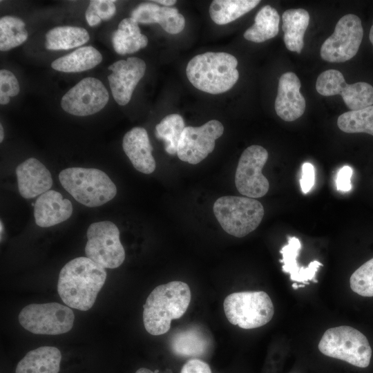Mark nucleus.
Instances as JSON below:
<instances>
[{
    "label": "nucleus",
    "instance_id": "nucleus-2",
    "mask_svg": "<svg viewBox=\"0 0 373 373\" xmlns=\"http://www.w3.org/2000/svg\"><path fill=\"white\" fill-rule=\"evenodd\" d=\"M191 294L189 285L182 281H171L156 287L143 305V323L148 333L153 336L166 333L173 319L186 312Z\"/></svg>",
    "mask_w": 373,
    "mask_h": 373
},
{
    "label": "nucleus",
    "instance_id": "nucleus-41",
    "mask_svg": "<svg viewBox=\"0 0 373 373\" xmlns=\"http://www.w3.org/2000/svg\"><path fill=\"white\" fill-rule=\"evenodd\" d=\"M135 373H158V371L155 370V371L153 372L149 369H147V368H145V367H142V368L138 369L135 372Z\"/></svg>",
    "mask_w": 373,
    "mask_h": 373
},
{
    "label": "nucleus",
    "instance_id": "nucleus-26",
    "mask_svg": "<svg viewBox=\"0 0 373 373\" xmlns=\"http://www.w3.org/2000/svg\"><path fill=\"white\" fill-rule=\"evenodd\" d=\"M102 60L101 53L93 46L80 47L73 52L57 58L51 64L55 70L78 73L95 67Z\"/></svg>",
    "mask_w": 373,
    "mask_h": 373
},
{
    "label": "nucleus",
    "instance_id": "nucleus-37",
    "mask_svg": "<svg viewBox=\"0 0 373 373\" xmlns=\"http://www.w3.org/2000/svg\"><path fill=\"white\" fill-rule=\"evenodd\" d=\"M352 173V169L347 165L343 166L338 171L336 181L338 191L347 192L352 189L351 177Z\"/></svg>",
    "mask_w": 373,
    "mask_h": 373
},
{
    "label": "nucleus",
    "instance_id": "nucleus-31",
    "mask_svg": "<svg viewBox=\"0 0 373 373\" xmlns=\"http://www.w3.org/2000/svg\"><path fill=\"white\" fill-rule=\"evenodd\" d=\"M337 125L345 133H365L373 135V105L341 114Z\"/></svg>",
    "mask_w": 373,
    "mask_h": 373
},
{
    "label": "nucleus",
    "instance_id": "nucleus-19",
    "mask_svg": "<svg viewBox=\"0 0 373 373\" xmlns=\"http://www.w3.org/2000/svg\"><path fill=\"white\" fill-rule=\"evenodd\" d=\"M122 147L136 170L144 174L155 171L156 163L152 155L153 146L145 128L137 126L128 131L123 137Z\"/></svg>",
    "mask_w": 373,
    "mask_h": 373
},
{
    "label": "nucleus",
    "instance_id": "nucleus-35",
    "mask_svg": "<svg viewBox=\"0 0 373 373\" xmlns=\"http://www.w3.org/2000/svg\"><path fill=\"white\" fill-rule=\"evenodd\" d=\"M101 20H109L115 13L116 8L115 1L113 0H93L90 1Z\"/></svg>",
    "mask_w": 373,
    "mask_h": 373
},
{
    "label": "nucleus",
    "instance_id": "nucleus-6",
    "mask_svg": "<svg viewBox=\"0 0 373 373\" xmlns=\"http://www.w3.org/2000/svg\"><path fill=\"white\" fill-rule=\"evenodd\" d=\"M318 350L325 356L362 368L369 365L372 356L366 336L347 325L327 329L318 343Z\"/></svg>",
    "mask_w": 373,
    "mask_h": 373
},
{
    "label": "nucleus",
    "instance_id": "nucleus-10",
    "mask_svg": "<svg viewBox=\"0 0 373 373\" xmlns=\"http://www.w3.org/2000/svg\"><path fill=\"white\" fill-rule=\"evenodd\" d=\"M363 36L360 18L353 14L345 15L337 22L333 34L322 44L321 57L332 63L350 60L357 53Z\"/></svg>",
    "mask_w": 373,
    "mask_h": 373
},
{
    "label": "nucleus",
    "instance_id": "nucleus-1",
    "mask_svg": "<svg viewBox=\"0 0 373 373\" xmlns=\"http://www.w3.org/2000/svg\"><path fill=\"white\" fill-rule=\"evenodd\" d=\"M106 279L105 268L87 257L75 258L61 269L57 291L69 307L90 309Z\"/></svg>",
    "mask_w": 373,
    "mask_h": 373
},
{
    "label": "nucleus",
    "instance_id": "nucleus-5",
    "mask_svg": "<svg viewBox=\"0 0 373 373\" xmlns=\"http://www.w3.org/2000/svg\"><path fill=\"white\" fill-rule=\"evenodd\" d=\"M213 210L223 230L238 238L255 230L264 216L262 204L248 197H220L214 202Z\"/></svg>",
    "mask_w": 373,
    "mask_h": 373
},
{
    "label": "nucleus",
    "instance_id": "nucleus-43",
    "mask_svg": "<svg viewBox=\"0 0 373 373\" xmlns=\"http://www.w3.org/2000/svg\"><path fill=\"white\" fill-rule=\"evenodd\" d=\"M3 140V128L2 124H0V142H2Z\"/></svg>",
    "mask_w": 373,
    "mask_h": 373
},
{
    "label": "nucleus",
    "instance_id": "nucleus-11",
    "mask_svg": "<svg viewBox=\"0 0 373 373\" xmlns=\"http://www.w3.org/2000/svg\"><path fill=\"white\" fill-rule=\"evenodd\" d=\"M267 159V151L259 145L250 146L242 152L235 175L236 186L240 193L255 198L267 193L269 183L262 173Z\"/></svg>",
    "mask_w": 373,
    "mask_h": 373
},
{
    "label": "nucleus",
    "instance_id": "nucleus-13",
    "mask_svg": "<svg viewBox=\"0 0 373 373\" xmlns=\"http://www.w3.org/2000/svg\"><path fill=\"white\" fill-rule=\"evenodd\" d=\"M224 126L216 119L193 127L186 126L178 148V157L183 162L196 164L205 159L215 147V141L223 134Z\"/></svg>",
    "mask_w": 373,
    "mask_h": 373
},
{
    "label": "nucleus",
    "instance_id": "nucleus-25",
    "mask_svg": "<svg viewBox=\"0 0 373 373\" xmlns=\"http://www.w3.org/2000/svg\"><path fill=\"white\" fill-rule=\"evenodd\" d=\"M115 51L122 55L135 52L148 44L146 36L142 34L138 23L133 18H125L112 35Z\"/></svg>",
    "mask_w": 373,
    "mask_h": 373
},
{
    "label": "nucleus",
    "instance_id": "nucleus-9",
    "mask_svg": "<svg viewBox=\"0 0 373 373\" xmlns=\"http://www.w3.org/2000/svg\"><path fill=\"white\" fill-rule=\"evenodd\" d=\"M85 247L87 258L104 268L115 269L125 259V251L120 242L119 231L111 221L92 223L87 229Z\"/></svg>",
    "mask_w": 373,
    "mask_h": 373
},
{
    "label": "nucleus",
    "instance_id": "nucleus-39",
    "mask_svg": "<svg viewBox=\"0 0 373 373\" xmlns=\"http://www.w3.org/2000/svg\"><path fill=\"white\" fill-rule=\"evenodd\" d=\"M85 17L88 25L90 26H97L102 21L97 16L93 6L90 2L86 9Z\"/></svg>",
    "mask_w": 373,
    "mask_h": 373
},
{
    "label": "nucleus",
    "instance_id": "nucleus-32",
    "mask_svg": "<svg viewBox=\"0 0 373 373\" xmlns=\"http://www.w3.org/2000/svg\"><path fill=\"white\" fill-rule=\"evenodd\" d=\"M28 32L19 18L4 16L0 19V50L7 51L26 41Z\"/></svg>",
    "mask_w": 373,
    "mask_h": 373
},
{
    "label": "nucleus",
    "instance_id": "nucleus-42",
    "mask_svg": "<svg viewBox=\"0 0 373 373\" xmlns=\"http://www.w3.org/2000/svg\"><path fill=\"white\" fill-rule=\"evenodd\" d=\"M369 38H370V41L371 44L373 46V23H372V25L370 30Z\"/></svg>",
    "mask_w": 373,
    "mask_h": 373
},
{
    "label": "nucleus",
    "instance_id": "nucleus-36",
    "mask_svg": "<svg viewBox=\"0 0 373 373\" xmlns=\"http://www.w3.org/2000/svg\"><path fill=\"white\" fill-rule=\"evenodd\" d=\"M315 182V171L314 166L305 162L302 166V177L300 180L303 193H308L313 187Z\"/></svg>",
    "mask_w": 373,
    "mask_h": 373
},
{
    "label": "nucleus",
    "instance_id": "nucleus-17",
    "mask_svg": "<svg viewBox=\"0 0 373 373\" xmlns=\"http://www.w3.org/2000/svg\"><path fill=\"white\" fill-rule=\"evenodd\" d=\"M20 195L26 199L35 198L49 191L52 179L48 169L34 157L28 158L15 170Z\"/></svg>",
    "mask_w": 373,
    "mask_h": 373
},
{
    "label": "nucleus",
    "instance_id": "nucleus-40",
    "mask_svg": "<svg viewBox=\"0 0 373 373\" xmlns=\"http://www.w3.org/2000/svg\"><path fill=\"white\" fill-rule=\"evenodd\" d=\"M153 2H156L158 3L162 4L165 6L166 7H169L171 6H173L176 3V1L175 0H156V1H153Z\"/></svg>",
    "mask_w": 373,
    "mask_h": 373
},
{
    "label": "nucleus",
    "instance_id": "nucleus-33",
    "mask_svg": "<svg viewBox=\"0 0 373 373\" xmlns=\"http://www.w3.org/2000/svg\"><path fill=\"white\" fill-rule=\"evenodd\" d=\"M350 284L352 290L358 295L373 296V258L352 274Z\"/></svg>",
    "mask_w": 373,
    "mask_h": 373
},
{
    "label": "nucleus",
    "instance_id": "nucleus-30",
    "mask_svg": "<svg viewBox=\"0 0 373 373\" xmlns=\"http://www.w3.org/2000/svg\"><path fill=\"white\" fill-rule=\"evenodd\" d=\"M183 118L178 114H170L155 126V136L164 142L166 152L171 155L178 153L179 141L185 128Z\"/></svg>",
    "mask_w": 373,
    "mask_h": 373
},
{
    "label": "nucleus",
    "instance_id": "nucleus-8",
    "mask_svg": "<svg viewBox=\"0 0 373 373\" xmlns=\"http://www.w3.org/2000/svg\"><path fill=\"white\" fill-rule=\"evenodd\" d=\"M75 315L69 307L57 303L30 304L19 314L21 325L35 334L58 335L69 332Z\"/></svg>",
    "mask_w": 373,
    "mask_h": 373
},
{
    "label": "nucleus",
    "instance_id": "nucleus-44",
    "mask_svg": "<svg viewBox=\"0 0 373 373\" xmlns=\"http://www.w3.org/2000/svg\"><path fill=\"white\" fill-rule=\"evenodd\" d=\"M0 227H1V236H2V232H3V223H2V221L1 220L0 221Z\"/></svg>",
    "mask_w": 373,
    "mask_h": 373
},
{
    "label": "nucleus",
    "instance_id": "nucleus-15",
    "mask_svg": "<svg viewBox=\"0 0 373 373\" xmlns=\"http://www.w3.org/2000/svg\"><path fill=\"white\" fill-rule=\"evenodd\" d=\"M112 73L108 79L112 95L116 102L121 106L127 104L140 80L146 70L145 62L138 57H128L119 60L108 66Z\"/></svg>",
    "mask_w": 373,
    "mask_h": 373
},
{
    "label": "nucleus",
    "instance_id": "nucleus-12",
    "mask_svg": "<svg viewBox=\"0 0 373 373\" xmlns=\"http://www.w3.org/2000/svg\"><path fill=\"white\" fill-rule=\"evenodd\" d=\"M316 91L323 96L341 95L351 111L362 109L373 105V87L359 82L353 84L345 82L343 74L334 69L321 73L316 83Z\"/></svg>",
    "mask_w": 373,
    "mask_h": 373
},
{
    "label": "nucleus",
    "instance_id": "nucleus-23",
    "mask_svg": "<svg viewBox=\"0 0 373 373\" xmlns=\"http://www.w3.org/2000/svg\"><path fill=\"white\" fill-rule=\"evenodd\" d=\"M61 354L57 347L43 346L28 352L18 363L15 373H58Z\"/></svg>",
    "mask_w": 373,
    "mask_h": 373
},
{
    "label": "nucleus",
    "instance_id": "nucleus-21",
    "mask_svg": "<svg viewBox=\"0 0 373 373\" xmlns=\"http://www.w3.org/2000/svg\"><path fill=\"white\" fill-rule=\"evenodd\" d=\"M301 248V243L296 237H288V244L285 245L280 250L282 259V269L285 273L290 275V279L296 283L309 285V280L317 283L316 274L318 268L323 264L317 260L312 261L309 265L305 267H299L297 258Z\"/></svg>",
    "mask_w": 373,
    "mask_h": 373
},
{
    "label": "nucleus",
    "instance_id": "nucleus-7",
    "mask_svg": "<svg viewBox=\"0 0 373 373\" xmlns=\"http://www.w3.org/2000/svg\"><path fill=\"white\" fill-rule=\"evenodd\" d=\"M223 306L227 320L245 329L266 325L274 314L270 297L262 291L232 293L225 298Z\"/></svg>",
    "mask_w": 373,
    "mask_h": 373
},
{
    "label": "nucleus",
    "instance_id": "nucleus-29",
    "mask_svg": "<svg viewBox=\"0 0 373 373\" xmlns=\"http://www.w3.org/2000/svg\"><path fill=\"white\" fill-rule=\"evenodd\" d=\"M258 0H215L209 6L211 19L218 25L229 23L254 8Z\"/></svg>",
    "mask_w": 373,
    "mask_h": 373
},
{
    "label": "nucleus",
    "instance_id": "nucleus-18",
    "mask_svg": "<svg viewBox=\"0 0 373 373\" xmlns=\"http://www.w3.org/2000/svg\"><path fill=\"white\" fill-rule=\"evenodd\" d=\"M73 213V205L58 191L49 190L37 198L34 206L36 224L49 227L67 220Z\"/></svg>",
    "mask_w": 373,
    "mask_h": 373
},
{
    "label": "nucleus",
    "instance_id": "nucleus-14",
    "mask_svg": "<svg viewBox=\"0 0 373 373\" xmlns=\"http://www.w3.org/2000/svg\"><path fill=\"white\" fill-rule=\"evenodd\" d=\"M109 99L102 82L94 77H86L72 87L61 98V106L69 114L87 116L101 111Z\"/></svg>",
    "mask_w": 373,
    "mask_h": 373
},
{
    "label": "nucleus",
    "instance_id": "nucleus-16",
    "mask_svg": "<svg viewBox=\"0 0 373 373\" xmlns=\"http://www.w3.org/2000/svg\"><path fill=\"white\" fill-rule=\"evenodd\" d=\"M300 82L292 72L283 74L278 81L275 100L276 114L286 122L301 117L305 110V99L300 92Z\"/></svg>",
    "mask_w": 373,
    "mask_h": 373
},
{
    "label": "nucleus",
    "instance_id": "nucleus-34",
    "mask_svg": "<svg viewBox=\"0 0 373 373\" xmlns=\"http://www.w3.org/2000/svg\"><path fill=\"white\" fill-rule=\"evenodd\" d=\"M19 84L15 75L8 70H0V104L5 105L10 102V97L19 93Z\"/></svg>",
    "mask_w": 373,
    "mask_h": 373
},
{
    "label": "nucleus",
    "instance_id": "nucleus-20",
    "mask_svg": "<svg viewBox=\"0 0 373 373\" xmlns=\"http://www.w3.org/2000/svg\"><path fill=\"white\" fill-rule=\"evenodd\" d=\"M131 17L137 23H159L168 33L178 34L184 28L185 19L175 8L159 6L154 3H142L135 8Z\"/></svg>",
    "mask_w": 373,
    "mask_h": 373
},
{
    "label": "nucleus",
    "instance_id": "nucleus-22",
    "mask_svg": "<svg viewBox=\"0 0 373 373\" xmlns=\"http://www.w3.org/2000/svg\"><path fill=\"white\" fill-rule=\"evenodd\" d=\"M211 342L207 333L197 326L178 332L171 340V349L178 356L201 357L207 354Z\"/></svg>",
    "mask_w": 373,
    "mask_h": 373
},
{
    "label": "nucleus",
    "instance_id": "nucleus-28",
    "mask_svg": "<svg viewBox=\"0 0 373 373\" xmlns=\"http://www.w3.org/2000/svg\"><path fill=\"white\" fill-rule=\"evenodd\" d=\"M87 30L77 26H57L46 35L45 46L48 50H68L84 45L89 40Z\"/></svg>",
    "mask_w": 373,
    "mask_h": 373
},
{
    "label": "nucleus",
    "instance_id": "nucleus-3",
    "mask_svg": "<svg viewBox=\"0 0 373 373\" xmlns=\"http://www.w3.org/2000/svg\"><path fill=\"white\" fill-rule=\"evenodd\" d=\"M236 58L227 52H207L193 57L186 73L194 87L210 94H220L231 89L237 82L239 73Z\"/></svg>",
    "mask_w": 373,
    "mask_h": 373
},
{
    "label": "nucleus",
    "instance_id": "nucleus-38",
    "mask_svg": "<svg viewBox=\"0 0 373 373\" xmlns=\"http://www.w3.org/2000/svg\"><path fill=\"white\" fill-rule=\"evenodd\" d=\"M180 373H212L209 365L204 361L193 358L189 360L182 367Z\"/></svg>",
    "mask_w": 373,
    "mask_h": 373
},
{
    "label": "nucleus",
    "instance_id": "nucleus-27",
    "mask_svg": "<svg viewBox=\"0 0 373 373\" xmlns=\"http://www.w3.org/2000/svg\"><path fill=\"white\" fill-rule=\"evenodd\" d=\"M254 23L244 32L248 41L261 43L276 37L279 30L280 16L277 10L267 5L256 14Z\"/></svg>",
    "mask_w": 373,
    "mask_h": 373
},
{
    "label": "nucleus",
    "instance_id": "nucleus-4",
    "mask_svg": "<svg viewBox=\"0 0 373 373\" xmlns=\"http://www.w3.org/2000/svg\"><path fill=\"white\" fill-rule=\"evenodd\" d=\"M59 180L75 200L88 207L102 206L113 199L117 193L113 182L97 169H65L59 173Z\"/></svg>",
    "mask_w": 373,
    "mask_h": 373
},
{
    "label": "nucleus",
    "instance_id": "nucleus-24",
    "mask_svg": "<svg viewBox=\"0 0 373 373\" xmlns=\"http://www.w3.org/2000/svg\"><path fill=\"white\" fill-rule=\"evenodd\" d=\"M282 28L286 48L300 53L304 46V35L309 22L308 12L302 8L289 9L282 15Z\"/></svg>",
    "mask_w": 373,
    "mask_h": 373
}]
</instances>
